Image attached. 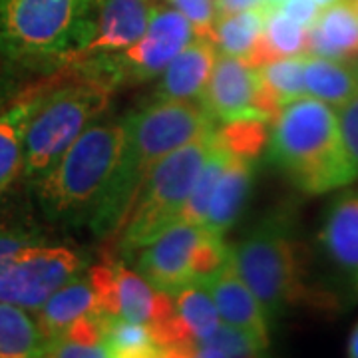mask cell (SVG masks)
Returning a JSON list of instances; mask_svg holds the SVG:
<instances>
[{
	"instance_id": "obj_1",
	"label": "cell",
	"mask_w": 358,
	"mask_h": 358,
	"mask_svg": "<svg viewBox=\"0 0 358 358\" xmlns=\"http://www.w3.org/2000/svg\"><path fill=\"white\" fill-rule=\"evenodd\" d=\"M128 143V117L92 124L54 166L34 181L46 217L90 225L100 235Z\"/></svg>"
},
{
	"instance_id": "obj_2",
	"label": "cell",
	"mask_w": 358,
	"mask_h": 358,
	"mask_svg": "<svg viewBox=\"0 0 358 358\" xmlns=\"http://www.w3.org/2000/svg\"><path fill=\"white\" fill-rule=\"evenodd\" d=\"M268 155L308 195L343 189L358 179L343 140L338 110L310 96L279 110L268 136Z\"/></svg>"
},
{
	"instance_id": "obj_3",
	"label": "cell",
	"mask_w": 358,
	"mask_h": 358,
	"mask_svg": "<svg viewBox=\"0 0 358 358\" xmlns=\"http://www.w3.org/2000/svg\"><path fill=\"white\" fill-rule=\"evenodd\" d=\"M103 0H0V56L30 70L72 66L88 46Z\"/></svg>"
},
{
	"instance_id": "obj_4",
	"label": "cell",
	"mask_w": 358,
	"mask_h": 358,
	"mask_svg": "<svg viewBox=\"0 0 358 358\" xmlns=\"http://www.w3.org/2000/svg\"><path fill=\"white\" fill-rule=\"evenodd\" d=\"M217 120L201 100H155L128 117L126 154L103 215L102 231H117L150 171L166 155L215 129Z\"/></svg>"
},
{
	"instance_id": "obj_5",
	"label": "cell",
	"mask_w": 358,
	"mask_h": 358,
	"mask_svg": "<svg viewBox=\"0 0 358 358\" xmlns=\"http://www.w3.org/2000/svg\"><path fill=\"white\" fill-rule=\"evenodd\" d=\"M74 68L78 76L54 92H46L26 129L20 173L32 183L94 124L117 88L98 70L88 66Z\"/></svg>"
},
{
	"instance_id": "obj_6",
	"label": "cell",
	"mask_w": 358,
	"mask_h": 358,
	"mask_svg": "<svg viewBox=\"0 0 358 358\" xmlns=\"http://www.w3.org/2000/svg\"><path fill=\"white\" fill-rule=\"evenodd\" d=\"M215 131L217 128L171 152L150 171L140 195L117 227L124 255L136 253L178 221L213 148Z\"/></svg>"
},
{
	"instance_id": "obj_7",
	"label": "cell",
	"mask_w": 358,
	"mask_h": 358,
	"mask_svg": "<svg viewBox=\"0 0 358 358\" xmlns=\"http://www.w3.org/2000/svg\"><path fill=\"white\" fill-rule=\"evenodd\" d=\"M138 253V268L154 287L176 293L189 282H201L229 257L223 237L203 225L176 221Z\"/></svg>"
},
{
	"instance_id": "obj_8",
	"label": "cell",
	"mask_w": 358,
	"mask_h": 358,
	"mask_svg": "<svg viewBox=\"0 0 358 358\" xmlns=\"http://www.w3.org/2000/svg\"><path fill=\"white\" fill-rule=\"evenodd\" d=\"M233 265L267 315H277L301 294L296 247L281 223H265L229 251Z\"/></svg>"
},
{
	"instance_id": "obj_9",
	"label": "cell",
	"mask_w": 358,
	"mask_h": 358,
	"mask_svg": "<svg viewBox=\"0 0 358 358\" xmlns=\"http://www.w3.org/2000/svg\"><path fill=\"white\" fill-rule=\"evenodd\" d=\"M86 257L60 245H28L4 259L0 268V303L36 310L66 282L80 277Z\"/></svg>"
},
{
	"instance_id": "obj_10",
	"label": "cell",
	"mask_w": 358,
	"mask_h": 358,
	"mask_svg": "<svg viewBox=\"0 0 358 358\" xmlns=\"http://www.w3.org/2000/svg\"><path fill=\"white\" fill-rule=\"evenodd\" d=\"M195 36L197 34L193 24L178 8L154 6L150 24L134 46L110 56L90 58L80 64L90 66L112 78L115 86L126 80L143 82L159 76Z\"/></svg>"
},
{
	"instance_id": "obj_11",
	"label": "cell",
	"mask_w": 358,
	"mask_h": 358,
	"mask_svg": "<svg viewBox=\"0 0 358 358\" xmlns=\"http://www.w3.org/2000/svg\"><path fill=\"white\" fill-rule=\"evenodd\" d=\"M88 275L96 287L100 308L108 317L157 329L173 313L171 294L154 287L141 273L131 271L122 261L106 259L90 268Z\"/></svg>"
},
{
	"instance_id": "obj_12",
	"label": "cell",
	"mask_w": 358,
	"mask_h": 358,
	"mask_svg": "<svg viewBox=\"0 0 358 358\" xmlns=\"http://www.w3.org/2000/svg\"><path fill=\"white\" fill-rule=\"evenodd\" d=\"M201 102L215 120L225 124L245 117L275 120L279 114L263 94L259 66L229 54H221L217 58Z\"/></svg>"
},
{
	"instance_id": "obj_13",
	"label": "cell",
	"mask_w": 358,
	"mask_h": 358,
	"mask_svg": "<svg viewBox=\"0 0 358 358\" xmlns=\"http://www.w3.org/2000/svg\"><path fill=\"white\" fill-rule=\"evenodd\" d=\"M173 313L171 317L154 329L166 357H187L199 341L207 338L221 324L213 296L203 282H189L171 293Z\"/></svg>"
},
{
	"instance_id": "obj_14",
	"label": "cell",
	"mask_w": 358,
	"mask_h": 358,
	"mask_svg": "<svg viewBox=\"0 0 358 358\" xmlns=\"http://www.w3.org/2000/svg\"><path fill=\"white\" fill-rule=\"evenodd\" d=\"M205 289L213 296L221 322L235 327L249 334L263 350L268 348V324L267 313L259 303L255 293L247 287L237 268L233 265L231 255L221 267L205 277Z\"/></svg>"
},
{
	"instance_id": "obj_15",
	"label": "cell",
	"mask_w": 358,
	"mask_h": 358,
	"mask_svg": "<svg viewBox=\"0 0 358 358\" xmlns=\"http://www.w3.org/2000/svg\"><path fill=\"white\" fill-rule=\"evenodd\" d=\"M152 10V0H103L94 36L74 64L128 50L143 36Z\"/></svg>"
},
{
	"instance_id": "obj_16",
	"label": "cell",
	"mask_w": 358,
	"mask_h": 358,
	"mask_svg": "<svg viewBox=\"0 0 358 358\" xmlns=\"http://www.w3.org/2000/svg\"><path fill=\"white\" fill-rule=\"evenodd\" d=\"M217 52L213 40L195 36L159 74L155 100H201L217 62Z\"/></svg>"
},
{
	"instance_id": "obj_17",
	"label": "cell",
	"mask_w": 358,
	"mask_h": 358,
	"mask_svg": "<svg viewBox=\"0 0 358 358\" xmlns=\"http://www.w3.org/2000/svg\"><path fill=\"white\" fill-rule=\"evenodd\" d=\"M227 138H229V134H227ZM229 141L233 145V152H231L229 162L219 178L217 187L211 195L209 209H207L203 221L205 229L215 233L219 237L225 235V231L229 229L235 223V219L239 217V213L243 211L249 187H251V179H253V162L257 157V152L235 145L231 138Z\"/></svg>"
},
{
	"instance_id": "obj_18",
	"label": "cell",
	"mask_w": 358,
	"mask_h": 358,
	"mask_svg": "<svg viewBox=\"0 0 358 358\" xmlns=\"http://www.w3.org/2000/svg\"><path fill=\"white\" fill-rule=\"evenodd\" d=\"M308 54L348 60L358 56V10L355 0H338L322 8L308 28Z\"/></svg>"
},
{
	"instance_id": "obj_19",
	"label": "cell",
	"mask_w": 358,
	"mask_h": 358,
	"mask_svg": "<svg viewBox=\"0 0 358 358\" xmlns=\"http://www.w3.org/2000/svg\"><path fill=\"white\" fill-rule=\"evenodd\" d=\"M327 255L358 281V189L338 195L319 233Z\"/></svg>"
},
{
	"instance_id": "obj_20",
	"label": "cell",
	"mask_w": 358,
	"mask_h": 358,
	"mask_svg": "<svg viewBox=\"0 0 358 358\" xmlns=\"http://www.w3.org/2000/svg\"><path fill=\"white\" fill-rule=\"evenodd\" d=\"M94 313H102L96 287L90 275H80L66 282L42 307L36 308V322L46 343L64 333L72 322Z\"/></svg>"
},
{
	"instance_id": "obj_21",
	"label": "cell",
	"mask_w": 358,
	"mask_h": 358,
	"mask_svg": "<svg viewBox=\"0 0 358 358\" xmlns=\"http://www.w3.org/2000/svg\"><path fill=\"white\" fill-rule=\"evenodd\" d=\"M305 88L307 96L329 103L334 110H341L358 94V64L307 54Z\"/></svg>"
},
{
	"instance_id": "obj_22",
	"label": "cell",
	"mask_w": 358,
	"mask_h": 358,
	"mask_svg": "<svg viewBox=\"0 0 358 358\" xmlns=\"http://www.w3.org/2000/svg\"><path fill=\"white\" fill-rule=\"evenodd\" d=\"M46 92H32L0 114V193L22 169L26 129Z\"/></svg>"
},
{
	"instance_id": "obj_23",
	"label": "cell",
	"mask_w": 358,
	"mask_h": 358,
	"mask_svg": "<svg viewBox=\"0 0 358 358\" xmlns=\"http://www.w3.org/2000/svg\"><path fill=\"white\" fill-rule=\"evenodd\" d=\"M265 6L229 16H219L213 26V42L221 54L247 58L255 64V56L263 40Z\"/></svg>"
},
{
	"instance_id": "obj_24",
	"label": "cell",
	"mask_w": 358,
	"mask_h": 358,
	"mask_svg": "<svg viewBox=\"0 0 358 358\" xmlns=\"http://www.w3.org/2000/svg\"><path fill=\"white\" fill-rule=\"evenodd\" d=\"M231 152H233V145H231L225 129L217 128L213 148H211V152L205 159L203 167H201V171L197 176V181H195L192 193L187 197V203L183 205L178 221H185V223H193V225H203L211 195L215 192L219 178H221L223 169L229 162Z\"/></svg>"
},
{
	"instance_id": "obj_25",
	"label": "cell",
	"mask_w": 358,
	"mask_h": 358,
	"mask_svg": "<svg viewBox=\"0 0 358 358\" xmlns=\"http://www.w3.org/2000/svg\"><path fill=\"white\" fill-rule=\"evenodd\" d=\"M308 54V30L296 24L279 6H265L263 40L255 56V66L268 60Z\"/></svg>"
},
{
	"instance_id": "obj_26",
	"label": "cell",
	"mask_w": 358,
	"mask_h": 358,
	"mask_svg": "<svg viewBox=\"0 0 358 358\" xmlns=\"http://www.w3.org/2000/svg\"><path fill=\"white\" fill-rule=\"evenodd\" d=\"M103 313H94L72 322L64 333L44 343L42 357L108 358L103 345Z\"/></svg>"
},
{
	"instance_id": "obj_27",
	"label": "cell",
	"mask_w": 358,
	"mask_h": 358,
	"mask_svg": "<svg viewBox=\"0 0 358 358\" xmlns=\"http://www.w3.org/2000/svg\"><path fill=\"white\" fill-rule=\"evenodd\" d=\"M103 345L112 358H164L154 329L150 324L103 317Z\"/></svg>"
},
{
	"instance_id": "obj_28",
	"label": "cell",
	"mask_w": 358,
	"mask_h": 358,
	"mask_svg": "<svg viewBox=\"0 0 358 358\" xmlns=\"http://www.w3.org/2000/svg\"><path fill=\"white\" fill-rule=\"evenodd\" d=\"M305 56H289L268 60L259 66V78L263 94L273 110H281L282 106L307 96L305 88Z\"/></svg>"
},
{
	"instance_id": "obj_29",
	"label": "cell",
	"mask_w": 358,
	"mask_h": 358,
	"mask_svg": "<svg viewBox=\"0 0 358 358\" xmlns=\"http://www.w3.org/2000/svg\"><path fill=\"white\" fill-rule=\"evenodd\" d=\"M261 352H263V348L257 345L249 334H245L243 331L221 322L217 329L209 334L207 338L199 341L197 345L193 346L187 357L243 358L257 357Z\"/></svg>"
},
{
	"instance_id": "obj_30",
	"label": "cell",
	"mask_w": 358,
	"mask_h": 358,
	"mask_svg": "<svg viewBox=\"0 0 358 358\" xmlns=\"http://www.w3.org/2000/svg\"><path fill=\"white\" fill-rule=\"evenodd\" d=\"M169 4L192 22L199 38L213 40V26L217 20L215 0H169Z\"/></svg>"
},
{
	"instance_id": "obj_31",
	"label": "cell",
	"mask_w": 358,
	"mask_h": 358,
	"mask_svg": "<svg viewBox=\"0 0 358 358\" xmlns=\"http://www.w3.org/2000/svg\"><path fill=\"white\" fill-rule=\"evenodd\" d=\"M338 122H341L346 152L358 171V94L345 108L338 110Z\"/></svg>"
},
{
	"instance_id": "obj_32",
	"label": "cell",
	"mask_w": 358,
	"mask_h": 358,
	"mask_svg": "<svg viewBox=\"0 0 358 358\" xmlns=\"http://www.w3.org/2000/svg\"><path fill=\"white\" fill-rule=\"evenodd\" d=\"M279 8L282 10V14H287L291 20L307 30L313 28V24L319 20L320 13H322V8L315 0H285Z\"/></svg>"
},
{
	"instance_id": "obj_33",
	"label": "cell",
	"mask_w": 358,
	"mask_h": 358,
	"mask_svg": "<svg viewBox=\"0 0 358 358\" xmlns=\"http://www.w3.org/2000/svg\"><path fill=\"white\" fill-rule=\"evenodd\" d=\"M44 239L34 235V233H26V231H0V257L10 255L18 249H24L28 245L42 243Z\"/></svg>"
},
{
	"instance_id": "obj_34",
	"label": "cell",
	"mask_w": 358,
	"mask_h": 358,
	"mask_svg": "<svg viewBox=\"0 0 358 358\" xmlns=\"http://www.w3.org/2000/svg\"><path fill=\"white\" fill-rule=\"evenodd\" d=\"M263 6H265L263 0H215V14L219 18V16H229L245 10H255Z\"/></svg>"
},
{
	"instance_id": "obj_35",
	"label": "cell",
	"mask_w": 358,
	"mask_h": 358,
	"mask_svg": "<svg viewBox=\"0 0 358 358\" xmlns=\"http://www.w3.org/2000/svg\"><path fill=\"white\" fill-rule=\"evenodd\" d=\"M346 355L352 358H358V322H357V327L352 329V333H350V338H348Z\"/></svg>"
},
{
	"instance_id": "obj_36",
	"label": "cell",
	"mask_w": 358,
	"mask_h": 358,
	"mask_svg": "<svg viewBox=\"0 0 358 358\" xmlns=\"http://www.w3.org/2000/svg\"><path fill=\"white\" fill-rule=\"evenodd\" d=\"M317 4H319L320 8H327V6H331L334 2H338V0H315Z\"/></svg>"
},
{
	"instance_id": "obj_37",
	"label": "cell",
	"mask_w": 358,
	"mask_h": 358,
	"mask_svg": "<svg viewBox=\"0 0 358 358\" xmlns=\"http://www.w3.org/2000/svg\"><path fill=\"white\" fill-rule=\"evenodd\" d=\"M263 2H265L267 6H281L285 0H263Z\"/></svg>"
},
{
	"instance_id": "obj_38",
	"label": "cell",
	"mask_w": 358,
	"mask_h": 358,
	"mask_svg": "<svg viewBox=\"0 0 358 358\" xmlns=\"http://www.w3.org/2000/svg\"><path fill=\"white\" fill-rule=\"evenodd\" d=\"M355 4H357V10H358V0H355Z\"/></svg>"
},
{
	"instance_id": "obj_39",
	"label": "cell",
	"mask_w": 358,
	"mask_h": 358,
	"mask_svg": "<svg viewBox=\"0 0 358 358\" xmlns=\"http://www.w3.org/2000/svg\"><path fill=\"white\" fill-rule=\"evenodd\" d=\"M357 282H358V281H357Z\"/></svg>"
}]
</instances>
